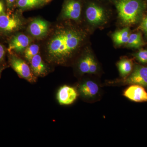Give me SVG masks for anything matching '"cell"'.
Here are the masks:
<instances>
[{
	"instance_id": "20",
	"label": "cell",
	"mask_w": 147,
	"mask_h": 147,
	"mask_svg": "<svg viewBox=\"0 0 147 147\" xmlns=\"http://www.w3.org/2000/svg\"><path fill=\"white\" fill-rule=\"evenodd\" d=\"M134 57L137 61L143 64L147 63V50L142 49L139 50L138 52L135 53Z\"/></svg>"
},
{
	"instance_id": "12",
	"label": "cell",
	"mask_w": 147,
	"mask_h": 147,
	"mask_svg": "<svg viewBox=\"0 0 147 147\" xmlns=\"http://www.w3.org/2000/svg\"><path fill=\"white\" fill-rule=\"evenodd\" d=\"M79 91L84 97L92 99L98 94L99 87L96 83L89 80L84 82L80 86Z\"/></svg>"
},
{
	"instance_id": "13",
	"label": "cell",
	"mask_w": 147,
	"mask_h": 147,
	"mask_svg": "<svg viewBox=\"0 0 147 147\" xmlns=\"http://www.w3.org/2000/svg\"><path fill=\"white\" fill-rule=\"evenodd\" d=\"M30 62L32 71L36 76H42L47 72L46 66L41 57L38 54L32 58Z\"/></svg>"
},
{
	"instance_id": "21",
	"label": "cell",
	"mask_w": 147,
	"mask_h": 147,
	"mask_svg": "<svg viewBox=\"0 0 147 147\" xmlns=\"http://www.w3.org/2000/svg\"><path fill=\"white\" fill-rule=\"evenodd\" d=\"M98 66L94 58L92 56L90 63L89 74H95L97 71Z\"/></svg>"
},
{
	"instance_id": "26",
	"label": "cell",
	"mask_w": 147,
	"mask_h": 147,
	"mask_svg": "<svg viewBox=\"0 0 147 147\" xmlns=\"http://www.w3.org/2000/svg\"><path fill=\"white\" fill-rule=\"evenodd\" d=\"M2 69V68H1V67H0V75H1V72Z\"/></svg>"
},
{
	"instance_id": "19",
	"label": "cell",
	"mask_w": 147,
	"mask_h": 147,
	"mask_svg": "<svg viewBox=\"0 0 147 147\" xmlns=\"http://www.w3.org/2000/svg\"><path fill=\"white\" fill-rule=\"evenodd\" d=\"M92 56L87 55L81 60L79 63V69L82 73L89 74L90 63Z\"/></svg>"
},
{
	"instance_id": "6",
	"label": "cell",
	"mask_w": 147,
	"mask_h": 147,
	"mask_svg": "<svg viewBox=\"0 0 147 147\" xmlns=\"http://www.w3.org/2000/svg\"><path fill=\"white\" fill-rule=\"evenodd\" d=\"M31 42L30 38L26 35L21 33L13 35L9 40L7 50L9 53H21L30 45Z\"/></svg>"
},
{
	"instance_id": "9",
	"label": "cell",
	"mask_w": 147,
	"mask_h": 147,
	"mask_svg": "<svg viewBox=\"0 0 147 147\" xmlns=\"http://www.w3.org/2000/svg\"><path fill=\"white\" fill-rule=\"evenodd\" d=\"M81 12L82 6L79 1L69 0L64 5L62 16L65 19L77 21L81 17Z\"/></svg>"
},
{
	"instance_id": "3",
	"label": "cell",
	"mask_w": 147,
	"mask_h": 147,
	"mask_svg": "<svg viewBox=\"0 0 147 147\" xmlns=\"http://www.w3.org/2000/svg\"><path fill=\"white\" fill-rule=\"evenodd\" d=\"M21 18L16 13H5L0 15V35L9 36L21 29Z\"/></svg>"
},
{
	"instance_id": "22",
	"label": "cell",
	"mask_w": 147,
	"mask_h": 147,
	"mask_svg": "<svg viewBox=\"0 0 147 147\" xmlns=\"http://www.w3.org/2000/svg\"><path fill=\"white\" fill-rule=\"evenodd\" d=\"M6 52L5 47L2 44L0 43V65L3 63L5 60Z\"/></svg>"
},
{
	"instance_id": "25",
	"label": "cell",
	"mask_w": 147,
	"mask_h": 147,
	"mask_svg": "<svg viewBox=\"0 0 147 147\" xmlns=\"http://www.w3.org/2000/svg\"><path fill=\"white\" fill-rule=\"evenodd\" d=\"M7 3V5L8 7H11L13 5V3L15 1V0H6Z\"/></svg>"
},
{
	"instance_id": "8",
	"label": "cell",
	"mask_w": 147,
	"mask_h": 147,
	"mask_svg": "<svg viewBox=\"0 0 147 147\" xmlns=\"http://www.w3.org/2000/svg\"><path fill=\"white\" fill-rule=\"evenodd\" d=\"M123 96L135 102H147V92L145 88L137 84H131L123 92Z\"/></svg>"
},
{
	"instance_id": "14",
	"label": "cell",
	"mask_w": 147,
	"mask_h": 147,
	"mask_svg": "<svg viewBox=\"0 0 147 147\" xmlns=\"http://www.w3.org/2000/svg\"><path fill=\"white\" fill-rule=\"evenodd\" d=\"M129 30L128 28H125L114 33L113 35V41L117 45L127 44L128 42L129 35Z\"/></svg>"
},
{
	"instance_id": "18",
	"label": "cell",
	"mask_w": 147,
	"mask_h": 147,
	"mask_svg": "<svg viewBox=\"0 0 147 147\" xmlns=\"http://www.w3.org/2000/svg\"><path fill=\"white\" fill-rule=\"evenodd\" d=\"M39 51V46L36 44L29 45L24 51V56L26 59L30 61L32 58L38 54Z\"/></svg>"
},
{
	"instance_id": "16",
	"label": "cell",
	"mask_w": 147,
	"mask_h": 147,
	"mask_svg": "<svg viewBox=\"0 0 147 147\" xmlns=\"http://www.w3.org/2000/svg\"><path fill=\"white\" fill-rule=\"evenodd\" d=\"M128 47L137 48L144 45L142 35L140 33L129 34L128 42L127 43Z\"/></svg>"
},
{
	"instance_id": "15",
	"label": "cell",
	"mask_w": 147,
	"mask_h": 147,
	"mask_svg": "<svg viewBox=\"0 0 147 147\" xmlns=\"http://www.w3.org/2000/svg\"><path fill=\"white\" fill-rule=\"evenodd\" d=\"M120 74L123 77H125L130 74L133 69V63L128 59H123L117 63Z\"/></svg>"
},
{
	"instance_id": "24",
	"label": "cell",
	"mask_w": 147,
	"mask_h": 147,
	"mask_svg": "<svg viewBox=\"0 0 147 147\" xmlns=\"http://www.w3.org/2000/svg\"><path fill=\"white\" fill-rule=\"evenodd\" d=\"M5 8L4 4L2 1L0 0V15L5 13Z\"/></svg>"
},
{
	"instance_id": "11",
	"label": "cell",
	"mask_w": 147,
	"mask_h": 147,
	"mask_svg": "<svg viewBox=\"0 0 147 147\" xmlns=\"http://www.w3.org/2000/svg\"><path fill=\"white\" fill-rule=\"evenodd\" d=\"M78 93L73 87L64 85L58 90L57 98L59 103L61 105L72 104L76 100Z\"/></svg>"
},
{
	"instance_id": "7",
	"label": "cell",
	"mask_w": 147,
	"mask_h": 147,
	"mask_svg": "<svg viewBox=\"0 0 147 147\" xmlns=\"http://www.w3.org/2000/svg\"><path fill=\"white\" fill-rule=\"evenodd\" d=\"M86 16L88 22L94 26L102 24L106 18L105 11L103 9L94 4H92L87 7Z\"/></svg>"
},
{
	"instance_id": "5",
	"label": "cell",
	"mask_w": 147,
	"mask_h": 147,
	"mask_svg": "<svg viewBox=\"0 0 147 147\" xmlns=\"http://www.w3.org/2000/svg\"><path fill=\"white\" fill-rule=\"evenodd\" d=\"M9 61L11 66L20 77L29 82H36V78L30 68L25 61L10 53Z\"/></svg>"
},
{
	"instance_id": "10",
	"label": "cell",
	"mask_w": 147,
	"mask_h": 147,
	"mask_svg": "<svg viewBox=\"0 0 147 147\" xmlns=\"http://www.w3.org/2000/svg\"><path fill=\"white\" fill-rule=\"evenodd\" d=\"M49 28V24L47 21L41 18H37L31 22L28 28V30L32 36L40 39L47 34Z\"/></svg>"
},
{
	"instance_id": "4",
	"label": "cell",
	"mask_w": 147,
	"mask_h": 147,
	"mask_svg": "<svg viewBox=\"0 0 147 147\" xmlns=\"http://www.w3.org/2000/svg\"><path fill=\"white\" fill-rule=\"evenodd\" d=\"M111 83L123 85L137 84L147 89V67L137 65L128 76Z\"/></svg>"
},
{
	"instance_id": "23",
	"label": "cell",
	"mask_w": 147,
	"mask_h": 147,
	"mask_svg": "<svg viewBox=\"0 0 147 147\" xmlns=\"http://www.w3.org/2000/svg\"><path fill=\"white\" fill-rule=\"evenodd\" d=\"M140 28L145 34L147 36V16L143 19L141 23Z\"/></svg>"
},
{
	"instance_id": "2",
	"label": "cell",
	"mask_w": 147,
	"mask_h": 147,
	"mask_svg": "<svg viewBox=\"0 0 147 147\" xmlns=\"http://www.w3.org/2000/svg\"><path fill=\"white\" fill-rule=\"evenodd\" d=\"M119 16L126 25L136 24L142 17L146 4L144 0H116Z\"/></svg>"
},
{
	"instance_id": "1",
	"label": "cell",
	"mask_w": 147,
	"mask_h": 147,
	"mask_svg": "<svg viewBox=\"0 0 147 147\" xmlns=\"http://www.w3.org/2000/svg\"><path fill=\"white\" fill-rule=\"evenodd\" d=\"M82 32L74 28L57 30L48 42L47 52L52 60L65 62L79 49L84 39Z\"/></svg>"
},
{
	"instance_id": "17",
	"label": "cell",
	"mask_w": 147,
	"mask_h": 147,
	"mask_svg": "<svg viewBox=\"0 0 147 147\" xmlns=\"http://www.w3.org/2000/svg\"><path fill=\"white\" fill-rule=\"evenodd\" d=\"M42 2L43 0H18L17 5L19 8L26 9L37 6Z\"/></svg>"
}]
</instances>
